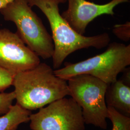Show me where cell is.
Segmentation results:
<instances>
[{"mask_svg":"<svg viewBox=\"0 0 130 130\" xmlns=\"http://www.w3.org/2000/svg\"><path fill=\"white\" fill-rule=\"evenodd\" d=\"M32 130H84L81 107L72 98H63L30 115Z\"/></svg>","mask_w":130,"mask_h":130,"instance_id":"obj_6","label":"cell"},{"mask_svg":"<svg viewBox=\"0 0 130 130\" xmlns=\"http://www.w3.org/2000/svg\"><path fill=\"white\" fill-rule=\"evenodd\" d=\"M112 32L121 40L127 42L130 40V22L115 25L112 29Z\"/></svg>","mask_w":130,"mask_h":130,"instance_id":"obj_12","label":"cell"},{"mask_svg":"<svg viewBox=\"0 0 130 130\" xmlns=\"http://www.w3.org/2000/svg\"><path fill=\"white\" fill-rule=\"evenodd\" d=\"M14 0H0V9L9 4Z\"/></svg>","mask_w":130,"mask_h":130,"instance_id":"obj_15","label":"cell"},{"mask_svg":"<svg viewBox=\"0 0 130 130\" xmlns=\"http://www.w3.org/2000/svg\"><path fill=\"white\" fill-rule=\"evenodd\" d=\"M15 98L14 91L0 93V116L5 115L9 111Z\"/></svg>","mask_w":130,"mask_h":130,"instance_id":"obj_13","label":"cell"},{"mask_svg":"<svg viewBox=\"0 0 130 130\" xmlns=\"http://www.w3.org/2000/svg\"><path fill=\"white\" fill-rule=\"evenodd\" d=\"M105 101L107 106L112 107L121 114L130 117V85L121 79L108 84Z\"/></svg>","mask_w":130,"mask_h":130,"instance_id":"obj_9","label":"cell"},{"mask_svg":"<svg viewBox=\"0 0 130 130\" xmlns=\"http://www.w3.org/2000/svg\"><path fill=\"white\" fill-rule=\"evenodd\" d=\"M12 85L17 103L30 111L70 95L67 80L56 76L45 63L15 75Z\"/></svg>","mask_w":130,"mask_h":130,"instance_id":"obj_2","label":"cell"},{"mask_svg":"<svg viewBox=\"0 0 130 130\" xmlns=\"http://www.w3.org/2000/svg\"><path fill=\"white\" fill-rule=\"evenodd\" d=\"M14 76L0 67V92H4L12 85Z\"/></svg>","mask_w":130,"mask_h":130,"instance_id":"obj_14","label":"cell"},{"mask_svg":"<svg viewBox=\"0 0 130 130\" xmlns=\"http://www.w3.org/2000/svg\"><path fill=\"white\" fill-rule=\"evenodd\" d=\"M31 112L16 103L9 111L0 117V130H17L19 126L30 121Z\"/></svg>","mask_w":130,"mask_h":130,"instance_id":"obj_10","label":"cell"},{"mask_svg":"<svg viewBox=\"0 0 130 130\" xmlns=\"http://www.w3.org/2000/svg\"><path fill=\"white\" fill-rule=\"evenodd\" d=\"M41 63L38 56L24 43L17 32L0 29V67L14 76Z\"/></svg>","mask_w":130,"mask_h":130,"instance_id":"obj_7","label":"cell"},{"mask_svg":"<svg viewBox=\"0 0 130 130\" xmlns=\"http://www.w3.org/2000/svg\"><path fill=\"white\" fill-rule=\"evenodd\" d=\"M70 95L81 107L85 124L107 128L105 94L108 84L90 75L82 74L67 80Z\"/></svg>","mask_w":130,"mask_h":130,"instance_id":"obj_5","label":"cell"},{"mask_svg":"<svg viewBox=\"0 0 130 130\" xmlns=\"http://www.w3.org/2000/svg\"><path fill=\"white\" fill-rule=\"evenodd\" d=\"M5 21L13 22L19 37L39 57L52 58L54 44L42 20L26 0H14L0 9Z\"/></svg>","mask_w":130,"mask_h":130,"instance_id":"obj_3","label":"cell"},{"mask_svg":"<svg viewBox=\"0 0 130 130\" xmlns=\"http://www.w3.org/2000/svg\"><path fill=\"white\" fill-rule=\"evenodd\" d=\"M68 8L61 15L70 26L79 34L84 35L89 24L103 14L113 15L118 5L129 0H111L105 4L99 5L86 0H67Z\"/></svg>","mask_w":130,"mask_h":130,"instance_id":"obj_8","label":"cell"},{"mask_svg":"<svg viewBox=\"0 0 130 130\" xmlns=\"http://www.w3.org/2000/svg\"><path fill=\"white\" fill-rule=\"evenodd\" d=\"M107 107L108 119L112 123V130H130V118L125 116L111 107Z\"/></svg>","mask_w":130,"mask_h":130,"instance_id":"obj_11","label":"cell"},{"mask_svg":"<svg viewBox=\"0 0 130 130\" xmlns=\"http://www.w3.org/2000/svg\"><path fill=\"white\" fill-rule=\"evenodd\" d=\"M103 53L75 63H67L65 67L54 70L56 76L68 80L77 75H90L107 84L130 65V45L112 42Z\"/></svg>","mask_w":130,"mask_h":130,"instance_id":"obj_4","label":"cell"},{"mask_svg":"<svg viewBox=\"0 0 130 130\" xmlns=\"http://www.w3.org/2000/svg\"><path fill=\"white\" fill-rule=\"evenodd\" d=\"M26 1L31 7L36 6L40 9L48 20L54 44L52 57L54 69L60 68L65 59L77 50L90 47L101 49L109 43L110 38L107 33L85 36L70 26L59 12V5L67 2V0Z\"/></svg>","mask_w":130,"mask_h":130,"instance_id":"obj_1","label":"cell"}]
</instances>
